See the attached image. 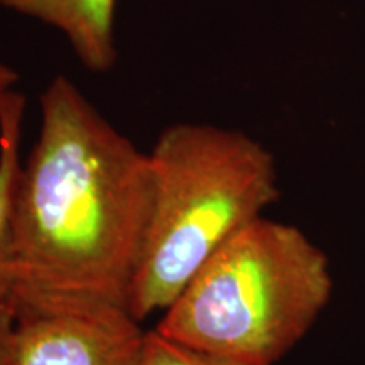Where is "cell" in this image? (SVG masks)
I'll list each match as a JSON object with an SVG mask.
<instances>
[{"mask_svg": "<svg viewBox=\"0 0 365 365\" xmlns=\"http://www.w3.org/2000/svg\"><path fill=\"white\" fill-rule=\"evenodd\" d=\"M14 327L16 317L7 304L0 301V365H12Z\"/></svg>", "mask_w": 365, "mask_h": 365, "instance_id": "8", "label": "cell"}, {"mask_svg": "<svg viewBox=\"0 0 365 365\" xmlns=\"http://www.w3.org/2000/svg\"><path fill=\"white\" fill-rule=\"evenodd\" d=\"M143 365H255L222 355L202 352L181 345L175 340L159 335L156 330L148 331Z\"/></svg>", "mask_w": 365, "mask_h": 365, "instance_id": "7", "label": "cell"}, {"mask_svg": "<svg viewBox=\"0 0 365 365\" xmlns=\"http://www.w3.org/2000/svg\"><path fill=\"white\" fill-rule=\"evenodd\" d=\"M150 210L149 153L56 76L41 95V130L22 164L14 208L12 313L127 296Z\"/></svg>", "mask_w": 365, "mask_h": 365, "instance_id": "1", "label": "cell"}, {"mask_svg": "<svg viewBox=\"0 0 365 365\" xmlns=\"http://www.w3.org/2000/svg\"><path fill=\"white\" fill-rule=\"evenodd\" d=\"M0 7L65 34L86 70L105 73L117 59V0H0Z\"/></svg>", "mask_w": 365, "mask_h": 365, "instance_id": "5", "label": "cell"}, {"mask_svg": "<svg viewBox=\"0 0 365 365\" xmlns=\"http://www.w3.org/2000/svg\"><path fill=\"white\" fill-rule=\"evenodd\" d=\"M331 293L327 254L298 227L262 215L208 259L154 330L202 352L274 365L307 336Z\"/></svg>", "mask_w": 365, "mask_h": 365, "instance_id": "3", "label": "cell"}, {"mask_svg": "<svg viewBox=\"0 0 365 365\" xmlns=\"http://www.w3.org/2000/svg\"><path fill=\"white\" fill-rule=\"evenodd\" d=\"M150 210L127 312H164L225 242L279 198L269 149L240 130L175 124L149 153Z\"/></svg>", "mask_w": 365, "mask_h": 365, "instance_id": "2", "label": "cell"}, {"mask_svg": "<svg viewBox=\"0 0 365 365\" xmlns=\"http://www.w3.org/2000/svg\"><path fill=\"white\" fill-rule=\"evenodd\" d=\"M14 317L12 365H143L148 331L125 308L54 303Z\"/></svg>", "mask_w": 365, "mask_h": 365, "instance_id": "4", "label": "cell"}, {"mask_svg": "<svg viewBox=\"0 0 365 365\" xmlns=\"http://www.w3.org/2000/svg\"><path fill=\"white\" fill-rule=\"evenodd\" d=\"M17 80H19L17 73L14 71L11 66L6 65V63L0 61V97H2V95H6L7 91L14 90Z\"/></svg>", "mask_w": 365, "mask_h": 365, "instance_id": "9", "label": "cell"}, {"mask_svg": "<svg viewBox=\"0 0 365 365\" xmlns=\"http://www.w3.org/2000/svg\"><path fill=\"white\" fill-rule=\"evenodd\" d=\"M26 98L16 90L0 97V301H6L14 276V208L21 175V137Z\"/></svg>", "mask_w": 365, "mask_h": 365, "instance_id": "6", "label": "cell"}]
</instances>
